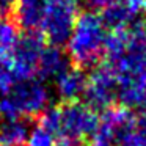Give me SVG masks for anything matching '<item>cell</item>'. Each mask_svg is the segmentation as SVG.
Returning a JSON list of instances; mask_svg holds the SVG:
<instances>
[{"label": "cell", "instance_id": "1", "mask_svg": "<svg viewBox=\"0 0 146 146\" xmlns=\"http://www.w3.org/2000/svg\"><path fill=\"white\" fill-rule=\"evenodd\" d=\"M107 66L116 77L121 107L146 108V25L113 30L105 39Z\"/></svg>", "mask_w": 146, "mask_h": 146}, {"label": "cell", "instance_id": "2", "mask_svg": "<svg viewBox=\"0 0 146 146\" xmlns=\"http://www.w3.org/2000/svg\"><path fill=\"white\" fill-rule=\"evenodd\" d=\"M105 25L93 11L77 14L72 33L68 41V54L74 68L83 69L98 63L105 47Z\"/></svg>", "mask_w": 146, "mask_h": 146}, {"label": "cell", "instance_id": "3", "mask_svg": "<svg viewBox=\"0 0 146 146\" xmlns=\"http://www.w3.org/2000/svg\"><path fill=\"white\" fill-rule=\"evenodd\" d=\"M49 91L38 79L16 83L10 94L0 99V116L5 121L39 116L47 108Z\"/></svg>", "mask_w": 146, "mask_h": 146}, {"label": "cell", "instance_id": "4", "mask_svg": "<svg viewBox=\"0 0 146 146\" xmlns=\"http://www.w3.org/2000/svg\"><path fill=\"white\" fill-rule=\"evenodd\" d=\"M77 19L76 0H44L38 32L50 46L60 47L69 41Z\"/></svg>", "mask_w": 146, "mask_h": 146}, {"label": "cell", "instance_id": "5", "mask_svg": "<svg viewBox=\"0 0 146 146\" xmlns=\"http://www.w3.org/2000/svg\"><path fill=\"white\" fill-rule=\"evenodd\" d=\"M58 116L60 124L55 140L80 143L86 137H93L99 127V118L96 111L77 102H64L58 105Z\"/></svg>", "mask_w": 146, "mask_h": 146}, {"label": "cell", "instance_id": "6", "mask_svg": "<svg viewBox=\"0 0 146 146\" xmlns=\"http://www.w3.org/2000/svg\"><path fill=\"white\" fill-rule=\"evenodd\" d=\"M44 47L46 39L38 32H25L22 36H19V41L7 61V68L16 83L36 79L39 57Z\"/></svg>", "mask_w": 146, "mask_h": 146}, {"label": "cell", "instance_id": "7", "mask_svg": "<svg viewBox=\"0 0 146 146\" xmlns=\"http://www.w3.org/2000/svg\"><path fill=\"white\" fill-rule=\"evenodd\" d=\"M116 93L118 86L113 71L107 64H99L98 68H94V71L86 79L83 91L86 107L91 110H107L113 107L111 104L116 99Z\"/></svg>", "mask_w": 146, "mask_h": 146}, {"label": "cell", "instance_id": "8", "mask_svg": "<svg viewBox=\"0 0 146 146\" xmlns=\"http://www.w3.org/2000/svg\"><path fill=\"white\" fill-rule=\"evenodd\" d=\"M86 85V77L82 69L66 68L57 77V91L64 102H74L80 94H83Z\"/></svg>", "mask_w": 146, "mask_h": 146}, {"label": "cell", "instance_id": "9", "mask_svg": "<svg viewBox=\"0 0 146 146\" xmlns=\"http://www.w3.org/2000/svg\"><path fill=\"white\" fill-rule=\"evenodd\" d=\"M116 146H146V108L116 133Z\"/></svg>", "mask_w": 146, "mask_h": 146}, {"label": "cell", "instance_id": "10", "mask_svg": "<svg viewBox=\"0 0 146 146\" xmlns=\"http://www.w3.org/2000/svg\"><path fill=\"white\" fill-rule=\"evenodd\" d=\"M66 68H68V60L63 55V52L60 50V47L46 46L41 57H39L36 77H39L41 80L49 79V77H55L57 79Z\"/></svg>", "mask_w": 146, "mask_h": 146}, {"label": "cell", "instance_id": "11", "mask_svg": "<svg viewBox=\"0 0 146 146\" xmlns=\"http://www.w3.org/2000/svg\"><path fill=\"white\" fill-rule=\"evenodd\" d=\"M137 14L124 3L123 0H116L111 5H108L105 10H102V22L104 25L110 27L111 30H123L127 29L129 24L133 22V17Z\"/></svg>", "mask_w": 146, "mask_h": 146}, {"label": "cell", "instance_id": "12", "mask_svg": "<svg viewBox=\"0 0 146 146\" xmlns=\"http://www.w3.org/2000/svg\"><path fill=\"white\" fill-rule=\"evenodd\" d=\"M29 138V121L11 119L0 124V146H25Z\"/></svg>", "mask_w": 146, "mask_h": 146}, {"label": "cell", "instance_id": "13", "mask_svg": "<svg viewBox=\"0 0 146 146\" xmlns=\"http://www.w3.org/2000/svg\"><path fill=\"white\" fill-rule=\"evenodd\" d=\"M25 146H55V137L36 124L29 133Z\"/></svg>", "mask_w": 146, "mask_h": 146}, {"label": "cell", "instance_id": "14", "mask_svg": "<svg viewBox=\"0 0 146 146\" xmlns=\"http://www.w3.org/2000/svg\"><path fill=\"white\" fill-rule=\"evenodd\" d=\"M14 85H16V80L13 79L10 69L7 68V63H5L3 66L0 68V93L3 96L10 94L11 90L14 88Z\"/></svg>", "mask_w": 146, "mask_h": 146}, {"label": "cell", "instance_id": "15", "mask_svg": "<svg viewBox=\"0 0 146 146\" xmlns=\"http://www.w3.org/2000/svg\"><path fill=\"white\" fill-rule=\"evenodd\" d=\"M90 10H105L108 5H111L116 0H83Z\"/></svg>", "mask_w": 146, "mask_h": 146}, {"label": "cell", "instance_id": "16", "mask_svg": "<svg viewBox=\"0 0 146 146\" xmlns=\"http://www.w3.org/2000/svg\"><path fill=\"white\" fill-rule=\"evenodd\" d=\"M124 3L133 11V13H140L141 10L146 11V0H123Z\"/></svg>", "mask_w": 146, "mask_h": 146}]
</instances>
